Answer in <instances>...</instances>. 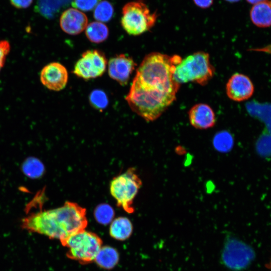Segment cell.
Returning <instances> with one entry per match:
<instances>
[{
    "label": "cell",
    "instance_id": "cell-24",
    "mask_svg": "<svg viewBox=\"0 0 271 271\" xmlns=\"http://www.w3.org/2000/svg\"><path fill=\"white\" fill-rule=\"evenodd\" d=\"M98 2L99 0H74L72 6L83 11H90L96 7Z\"/></svg>",
    "mask_w": 271,
    "mask_h": 271
},
{
    "label": "cell",
    "instance_id": "cell-3",
    "mask_svg": "<svg viewBox=\"0 0 271 271\" xmlns=\"http://www.w3.org/2000/svg\"><path fill=\"white\" fill-rule=\"evenodd\" d=\"M214 72L209 54L199 51L182 59L176 66L173 78L180 84L192 82L203 86L211 79Z\"/></svg>",
    "mask_w": 271,
    "mask_h": 271
},
{
    "label": "cell",
    "instance_id": "cell-14",
    "mask_svg": "<svg viewBox=\"0 0 271 271\" xmlns=\"http://www.w3.org/2000/svg\"><path fill=\"white\" fill-rule=\"evenodd\" d=\"M250 18L253 24L258 27L271 26V1L254 5L250 11Z\"/></svg>",
    "mask_w": 271,
    "mask_h": 271
},
{
    "label": "cell",
    "instance_id": "cell-23",
    "mask_svg": "<svg viewBox=\"0 0 271 271\" xmlns=\"http://www.w3.org/2000/svg\"><path fill=\"white\" fill-rule=\"evenodd\" d=\"M89 101L91 105L98 110H102L106 107L108 100L105 93L99 89L92 91L89 95Z\"/></svg>",
    "mask_w": 271,
    "mask_h": 271
},
{
    "label": "cell",
    "instance_id": "cell-7",
    "mask_svg": "<svg viewBox=\"0 0 271 271\" xmlns=\"http://www.w3.org/2000/svg\"><path fill=\"white\" fill-rule=\"evenodd\" d=\"M254 257L252 248L248 244L232 236H227L221 250V263L233 271L245 269Z\"/></svg>",
    "mask_w": 271,
    "mask_h": 271
},
{
    "label": "cell",
    "instance_id": "cell-11",
    "mask_svg": "<svg viewBox=\"0 0 271 271\" xmlns=\"http://www.w3.org/2000/svg\"><path fill=\"white\" fill-rule=\"evenodd\" d=\"M136 66L133 60L125 54L111 58L108 62L109 76L121 85H126Z\"/></svg>",
    "mask_w": 271,
    "mask_h": 271
},
{
    "label": "cell",
    "instance_id": "cell-22",
    "mask_svg": "<svg viewBox=\"0 0 271 271\" xmlns=\"http://www.w3.org/2000/svg\"><path fill=\"white\" fill-rule=\"evenodd\" d=\"M213 142L217 150L225 152L231 148L233 140L231 135L228 132L222 131L216 134L214 138Z\"/></svg>",
    "mask_w": 271,
    "mask_h": 271
},
{
    "label": "cell",
    "instance_id": "cell-2",
    "mask_svg": "<svg viewBox=\"0 0 271 271\" xmlns=\"http://www.w3.org/2000/svg\"><path fill=\"white\" fill-rule=\"evenodd\" d=\"M176 98V95L149 90L133 80L125 99L133 112L152 121L158 118Z\"/></svg>",
    "mask_w": 271,
    "mask_h": 271
},
{
    "label": "cell",
    "instance_id": "cell-1",
    "mask_svg": "<svg viewBox=\"0 0 271 271\" xmlns=\"http://www.w3.org/2000/svg\"><path fill=\"white\" fill-rule=\"evenodd\" d=\"M86 209L67 201L60 207L32 213L22 220V227L62 242L85 229L87 225Z\"/></svg>",
    "mask_w": 271,
    "mask_h": 271
},
{
    "label": "cell",
    "instance_id": "cell-9",
    "mask_svg": "<svg viewBox=\"0 0 271 271\" xmlns=\"http://www.w3.org/2000/svg\"><path fill=\"white\" fill-rule=\"evenodd\" d=\"M68 79L66 68L58 62H52L45 66L40 73L41 83L51 90L63 89L66 85Z\"/></svg>",
    "mask_w": 271,
    "mask_h": 271
},
{
    "label": "cell",
    "instance_id": "cell-12",
    "mask_svg": "<svg viewBox=\"0 0 271 271\" xmlns=\"http://www.w3.org/2000/svg\"><path fill=\"white\" fill-rule=\"evenodd\" d=\"M88 19L81 11L74 8L65 11L60 19V25L66 33L75 35L80 34L86 28Z\"/></svg>",
    "mask_w": 271,
    "mask_h": 271
},
{
    "label": "cell",
    "instance_id": "cell-16",
    "mask_svg": "<svg viewBox=\"0 0 271 271\" xmlns=\"http://www.w3.org/2000/svg\"><path fill=\"white\" fill-rule=\"evenodd\" d=\"M118 259L117 250L112 247L106 246L101 247L94 260L100 267L111 269L117 263Z\"/></svg>",
    "mask_w": 271,
    "mask_h": 271
},
{
    "label": "cell",
    "instance_id": "cell-26",
    "mask_svg": "<svg viewBox=\"0 0 271 271\" xmlns=\"http://www.w3.org/2000/svg\"><path fill=\"white\" fill-rule=\"evenodd\" d=\"M11 4L17 9H26L30 7L33 0H10Z\"/></svg>",
    "mask_w": 271,
    "mask_h": 271
},
{
    "label": "cell",
    "instance_id": "cell-18",
    "mask_svg": "<svg viewBox=\"0 0 271 271\" xmlns=\"http://www.w3.org/2000/svg\"><path fill=\"white\" fill-rule=\"evenodd\" d=\"M22 169L25 175L32 179L40 177L45 171L43 163L34 157L27 159L22 164Z\"/></svg>",
    "mask_w": 271,
    "mask_h": 271
},
{
    "label": "cell",
    "instance_id": "cell-25",
    "mask_svg": "<svg viewBox=\"0 0 271 271\" xmlns=\"http://www.w3.org/2000/svg\"><path fill=\"white\" fill-rule=\"evenodd\" d=\"M11 46L8 41L0 40V71L5 64Z\"/></svg>",
    "mask_w": 271,
    "mask_h": 271
},
{
    "label": "cell",
    "instance_id": "cell-15",
    "mask_svg": "<svg viewBox=\"0 0 271 271\" xmlns=\"http://www.w3.org/2000/svg\"><path fill=\"white\" fill-rule=\"evenodd\" d=\"M132 225L126 217H119L113 220L109 228L110 236L117 240L128 238L132 232Z\"/></svg>",
    "mask_w": 271,
    "mask_h": 271
},
{
    "label": "cell",
    "instance_id": "cell-17",
    "mask_svg": "<svg viewBox=\"0 0 271 271\" xmlns=\"http://www.w3.org/2000/svg\"><path fill=\"white\" fill-rule=\"evenodd\" d=\"M85 34L92 43H100L107 39L109 31L107 26L100 22H93L87 25Z\"/></svg>",
    "mask_w": 271,
    "mask_h": 271
},
{
    "label": "cell",
    "instance_id": "cell-29",
    "mask_svg": "<svg viewBox=\"0 0 271 271\" xmlns=\"http://www.w3.org/2000/svg\"><path fill=\"white\" fill-rule=\"evenodd\" d=\"M227 2H230V3H235L239 1L240 0H225Z\"/></svg>",
    "mask_w": 271,
    "mask_h": 271
},
{
    "label": "cell",
    "instance_id": "cell-19",
    "mask_svg": "<svg viewBox=\"0 0 271 271\" xmlns=\"http://www.w3.org/2000/svg\"><path fill=\"white\" fill-rule=\"evenodd\" d=\"M59 0H38L35 10L44 17H52L58 11Z\"/></svg>",
    "mask_w": 271,
    "mask_h": 271
},
{
    "label": "cell",
    "instance_id": "cell-10",
    "mask_svg": "<svg viewBox=\"0 0 271 271\" xmlns=\"http://www.w3.org/2000/svg\"><path fill=\"white\" fill-rule=\"evenodd\" d=\"M254 90V85L250 79L241 73L233 74L226 85L227 96L237 102L249 99L253 95Z\"/></svg>",
    "mask_w": 271,
    "mask_h": 271
},
{
    "label": "cell",
    "instance_id": "cell-13",
    "mask_svg": "<svg viewBox=\"0 0 271 271\" xmlns=\"http://www.w3.org/2000/svg\"><path fill=\"white\" fill-rule=\"evenodd\" d=\"M188 116L192 126L199 129L212 127L216 122L214 111L205 103H198L193 106L189 111Z\"/></svg>",
    "mask_w": 271,
    "mask_h": 271
},
{
    "label": "cell",
    "instance_id": "cell-6",
    "mask_svg": "<svg viewBox=\"0 0 271 271\" xmlns=\"http://www.w3.org/2000/svg\"><path fill=\"white\" fill-rule=\"evenodd\" d=\"M61 243L68 248L67 256L69 258L85 263L95 259L102 242L97 234L84 229L70 236Z\"/></svg>",
    "mask_w": 271,
    "mask_h": 271
},
{
    "label": "cell",
    "instance_id": "cell-21",
    "mask_svg": "<svg viewBox=\"0 0 271 271\" xmlns=\"http://www.w3.org/2000/svg\"><path fill=\"white\" fill-rule=\"evenodd\" d=\"M113 208L107 204H101L97 206L94 211V216L97 221L102 224L110 223L114 217Z\"/></svg>",
    "mask_w": 271,
    "mask_h": 271
},
{
    "label": "cell",
    "instance_id": "cell-5",
    "mask_svg": "<svg viewBox=\"0 0 271 271\" xmlns=\"http://www.w3.org/2000/svg\"><path fill=\"white\" fill-rule=\"evenodd\" d=\"M121 24L129 35L137 36L150 30L157 19L156 12L151 13L147 5L141 1L126 4L122 9Z\"/></svg>",
    "mask_w": 271,
    "mask_h": 271
},
{
    "label": "cell",
    "instance_id": "cell-8",
    "mask_svg": "<svg viewBox=\"0 0 271 271\" xmlns=\"http://www.w3.org/2000/svg\"><path fill=\"white\" fill-rule=\"evenodd\" d=\"M106 58L104 54L97 50L84 52L76 63L73 73L85 80L101 76L106 70Z\"/></svg>",
    "mask_w": 271,
    "mask_h": 271
},
{
    "label": "cell",
    "instance_id": "cell-20",
    "mask_svg": "<svg viewBox=\"0 0 271 271\" xmlns=\"http://www.w3.org/2000/svg\"><path fill=\"white\" fill-rule=\"evenodd\" d=\"M113 8L108 1H103L99 3L95 8L93 16L95 20L101 22H107L112 17Z\"/></svg>",
    "mask_w": 271,
    "mask_h": 271
},
{
    "label": "cell",
    "instance_id": "cell-4",
    "mask_svg": "<svg viewBox=\"0 0 271 271\" xmlns=\"http://www.w3.org/2000/svg\"><path fill=\"white\" fill-rule=\"evenodd\" d=\"M142 185V181L134 168L113 178L110 184V192L116 201L117 206L128 213L134 211L133 200Z\"/></svg>",
    "mask_w": 271,
    "mask_h": 271
},
{
    "label": "cell",
    "instance_id": "cell-28",
    "mask_svg": "<svg viewBox=\"0 0 271 271\" xmlns=\"http://www.w3.org/2000/svg\"><path fill=\"white\" fill-rule=\"evenodd\" d=\"M246 1L250 4L255 5L258 3L267 1V0H246Z\"/></svg>",
    "mask_w": 271,
    "mask_h": 271
},
{
    "label": "cell",
    "instance_id": "cell-27",
    "mask_svg": "<svg viewBox=\"0 0 271 271\" xmlns=\"http://www.w3.org/2000/svg\"><path fill=\"white\" fill-rule=\"evenodd\" d=\"M195 4L202 9L210 7L213 4V0H193Z\"/></svg>",
    "mask_w": 271,
    "mask_h": 271
}]
</instances>
